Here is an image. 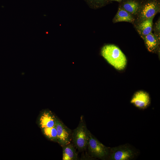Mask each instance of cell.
I'll use <instances>...</instances> for the list:
<instances>
[{
	"mask_svg": "<svg viewBox=\"0 0 160 160\" xmlns=\"http://www.w3.org/2000/svg\"><path fill=\"white\" fill-rule=\"evenodd\" d=\"M154 16L144 20L134 25L141 37L143 38L146 35L152 32L153 20Z\"/></svg>",
	"mask_w": 160,
	"mask_h": 160,
	"instance_id": "cell-10",
	"label": "cell"
},
{
	"mask_svg": "<svg viewBox=\"0 0 160 160\" xmlns=\"http://www.w3.org/2000/svg\"><path fill=\"white\" fill-rule=\"evenodd\" d=\"M57 117L48 109L44 110L40 113L38 120V124L42 128L55 126Z\"/></svg>",
	"mask_w": 160,
	"mask_h": 160,
	"instance_id": "cell-7",
	"label": "cell"
},
{
	"mask_svg": "<svg viewBox=\"0 0 160 160\" xmlns=\"http://www.w3.org/2000/svg\"><path fill=\"white\" fill-rule=\"evenodd\" d=\"M102 55L116 69L122 70L125 67L127 60L121 50L113 44L104 46L101 51Z\"/></svg>",
	"mask_w": 160,
	"mask_h": 160,
	"instance_id": "cell-1",
	"label": "cell"
},
{
	"mask_svg": "<svg viewBox=\"0 0 160 160\" xmlns=\"http://www.w3.org/2000/svg\"><path fill=\"white\" fill-rule=\"evenodd\" d=\"M149 51L155 52L158 49L160 44V39L152 32L142 38Z\"/></svg>",
	"mask_w": 160,
	"mask_h": 160,
	"instance_id": "cell-11",
	"label": "cell"
},
{
	"mask_svg": "<svg viewBox=\"0 0 160 160\" xmlns=\"http://www.w3.org/2000/svg\"><path fill=\"white\" fill-rule=\"evenodd\" d=\"M139 12L135 18L134 25L155 16L160 11V0L143 1Z\"/></svg>",
	"mask_w": 160,
	"mask_h": 160,
	"instance_id": "cell-3",
	"label": "cell"
},
{
	"mask_svg": "<svg viewBox=\"0 0 160 160\" xmlns=\"http://www.w3.org/2000/svg\"><path fill=\"white\" fill-rule=\"evenodd\" d=\"M108 0L110 2H111L112 1H116L120 3L124 0Z\"/></svg>",
	"mask_w": 160,
	"mask_h": 160,
	"instance_id": "cell-17",
	"label": "cell"
},
{
	"mask_svg": "<svg viewBox=\"0 0 160 160\" xmlns=\"http://www.w3.org/2000/svg\"><path fill=\"white\" fill-rule=\"evenodd\" d=\"M89 6L95 9L104 7L111 2L108 0H84Z\"/></svg>",
	"mask_w": 160,
	"mask_h": 160,
	"instance_id": "cell-15",
	"label": "cell"
},
{
	"mask_svg": "<svg viewBox=\"0 0 160 160\" xmlns=\"http://www.w3.org/2000/svg\"><path fill=\"white\" fill-rule=\"evenodd\" d=\"M135 17L131 14L119 7L117 12L113 19V22L115 23L120 22H127L134 24Z\"/></svg>",
	"mask_w": 160,
	"mask_h": 160,
	"instance_id": "cell-12",
	"label": "cell"
},
{
	"mask_svg": "<svg viewBox=\"0 0 160 160\" xmlns=\"http://www.w3.org/2000/svg\"><path fill=\"white\" fill-rule=\"evenodd\" d=\"M143 1H146V0H143Z\"/></svg>",
	"mask_w": 160,
	"mask_h": 160,
	"instance_id": "cell-18",
	"label": "cell"
},
{
	"mask_svg": "<svg viewBox=\"0 0 160 160\" xmlns=\"http://www.w3.org/2000/svg\"><path fill=\"white\" fill-rule=\"evenodd\" d=\"M89 131L87 128L84 116L82 115L78 126L72 131V141L79 151H83L87 147Z\"/></svg>",
	"mask_w": 160,
	"mask_h": 160,
	"instance_id": "cell-2",
	"label": "cell"
},
{
	"mask_svg": "<svg viewBox=\"0 0 160 160\" xmlns=\"http://www.w3.org/2000/svg\"><path fill=\"white\" fill-rule=\"evenodd\" d=\"M57 133V143L62 146L71 143L72 131L57 117L55 126Z\"/></svg>",
	"mask_w": 160,
	"mask_h": 160,
	"instance_id": "cell-6",
	"label": "cell"
},
{
	"mask_svg": "<svg viewBox=\"0 0 160 160\" xmlns=\"http://www.w3.org/2000/svg\"><path fill=\"white\" fill-rule=\"evenodd\" d=\"M134 150L127 145L111 148L108 159L110 160H129L135 156Z\"/></svg>",
	"mask_w": 160,
	"mask_h": 160,
	"instance_id": "cell-5",
	"label": "cell"
},
{
	"mask_svg": "<svg viewBox=\"0 0 160 160\" xmlns=\"http://www.w3.org/2000/svg\"><path fill=\"white\" fill-rule=\"evenodd\" d=\"M131 103L139 108L145 109L150 103L149 95L147 92L143 91L138 92L134 95Z\"/></svg>",
	"mask_w": 160,
	"mask_h": 160,
	"instance_id": "cell-9",
	"label": "cell"
},
{
	"mask_svg": "<svg viewBox=\"0 0 160 160\" xmlns=\"http://www.w3.org/2000/svg\"><path fill=\"white\" fill-rule=\"evenodd\" d=\"M160 17L155 23L153 29L154 32V34L159 38H160Z\"/></svg>",
	"mask_w": 160,
	"mask_h": 160,
	"instance_id": "cell-16",
	"label": "cell"
},
{
	"mask_svg": "<svg viewBox=\"0 0 160 160\" xmlns=\"http://www.w3.org/2000/svg\"><path fill=\"white\" fill-rule=\"evenodd\" d=\"M142 0H124L119 3V7L136 17L141 8Z\"/></svg>",
	"mask_w": 160,
	"mask_h": 160,
	"instance_id": "cell-8",
	"label": "cell"
},
{
	"mask_svg": "<svg viewBox=\"0 0 160 160\" xmlns=\"http://www.w3.org/2000/svg\"><path fill=\"white\" fill-rule=\"evenodd\" d=\"M73 143H70L62 147L63 160H76L78 154Z\"/></svg>",
	"mask_w": 160,
	"mask_h": 160,
	"instance_id": "cell-13",
	"label": "cell"
},
{
	"mask_svg": "<svg viewBox=\"0 0 160 160\" xmlns=\"http://www.w3.org/2000/svg\"><path fill=\"white\" fill-rule=\"evenodd\" d=\"M42 133L48 140L57 143V133L55 126L41 129Z\"/></svg>",
	"mask_w": 160,
	"mask_h": 160,
	"instance_id": "cell-14",
	"label": "cell"
},
{
	"mask_svg": "<svg viewBox=\"0 0 160 160\" xmlns=\"http://www.w3.org/2000/svg\"><path fill=\"white\" fill-rule=\"evenodd\" d=\"M87 147L92 156L103 160L108 159L111 148L104 145L90 131Z\"/></svg>",
	"mask_w": 160,
	"mask_h": 160,
	"instance_id": "cell-4",
	"label": "cell"
}]
</instances>
